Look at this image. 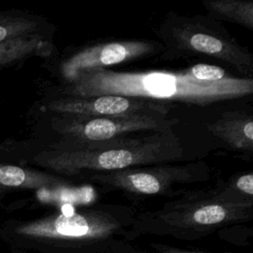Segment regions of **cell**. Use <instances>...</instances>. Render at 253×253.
I'll return each mask as SVG.
<instances>
[{"instance_id": "obj_12", "label": "cell", "mask_w": 253, "mask_h": 253, "mask_svg": "<svg viewBox=\"0 0 253 253\" xmlns=\"http://www.w3.org/2000/svg\"><path fill=\"white\" fill-rule=\"evenodd\" d=\"M42 45L38 34L20 36L0 42V68L17 63L36 52Z\"/></svg>"}, {"instance_id": "obj_10", "label": "cell", "mask_w": 253, "mask_h": 253, "mask_svg": "<svg viewBox=\"0 0 253 253\" xmlns=\"http://www.w3.org/2000/svg\"><path fill=\"white\" fill-rule=\"evenodd\" d=\"M211 129L235 148L252 150L253 122L251 118H223L215 123Z\"/></svg>"}, {"instance_id": "obj_9", "label": "cell", "mask_w": 253, "mask_h": 253, "mask_svg": "<svg viewBox=\"0 0 253 253\" xmlns=\"http://www.w3.org/2000/svg\"><path fill=\"white\" fill-rule=\"evenodd\" d=\"M183 46L196 52L220 58L238 67L251 66V57L229 41L222 40L205 32L184 30L181 33Z\"/></svg>"}, {"instance_id": "obj_7", "label": "cell", "mask_w": 253, "mask_h": 253, "mask_svg": "<svg viewBox=\"0 0 253 253\" xmlns=\"http://www.w3.org/2000/svg\"><path fill=\"white\" fill-rule=\"evenodd\" d=\"M154 46L144 42H119L98 44L81 50L62 64V74L68 81H73L80 73L124 61L149 53Z\"/></svg>"}, {"instance_id": "obj_11", "label": "cell", "mask_w": 253, "mask_h": 253, "mask_svg": "<svg viewBox=\"0 0 253 253\" xmlns=\"http://www.w3.org/2000/svg\"><path fill=\"white\" fill-rule=\"evenodd\" d=\"M52 176L28 171L15 165H0V186L7 188H39L56 184Z\"/></svg>"}, {"instance_id": "obj_2", "label": "cell", "mask_w": 253, "mask_h": 253, "mask_svg": "<svg viewBox=\"0 0 253 253\" xmlns=\"http://www.w3.org/2000/svg\"><path fill=\"white\" fill-rule=\"evenodd\" d=\"M182 155L178 139L161 132L142 138L124 140L98 148L63 147L41 153L36 160L60 174L73 175L81 170L117 171L134 165L172 160Z\"/></svg>"}, {"instance_id": "obj_16", "label": "cell", "mask_w": 253, "mask_h": 253, "mask_svg": "<svg viewBox=\"0 0 253 253\" xmlns=\"http://www.w3.org/2000/svg\"><path fill=\"white\" fill-rule=\"evenodd\" d=\"M236 188L242 193L252 197L253 195V174H245L236 181Z\"/></svg>"}, {"instance_id": "obj_3", "label": "cell", "mask_w": 253, "mask_h": 253, "mask_svg": "<svg viewBox=\"0 0 253 253\" xmlns=\"http://www.w3.org/2000/svg\"><path fill=\"white\" fill-rule=\"evenodd\" d=\"M174 121L156 114H135L112 117H80L67 115L58 129L72 144L100 143L123 138L121 136L139 130H166Z\"/></svg>"}, {"instance_id": "obj_1", "label": "cell", "mask_w": 253, "mask_h": 253, "mask_svg": "<svg viewBox=\"0 0 253 253\" xmlns=\"http://www.w3.org/2000/svg\"><path fill=\"white\" fill-rule=\"evenodd\" d=\"M65 92L71 98L118 95L208 105L252 94L253 81L231 76L218 82L201 81L192 75L190 68L180 72L146 73L96 69L80 73Z\"/></svg>"}, {"instance_id": "obj_14", "label": "cell", "mask_w": 253, "mask_h": 253, "mask_svg": "<svg viewBox=\"0 0 253 253\" xmlns=\"http://www.w3.org/2000/svg\"><path fill=\"white\" fill-rule=\"evenodd\" d=\"M208 9L227 20L242 24L253 29V4L252 2L221 0L207 2Z\"/></svg>"}, {"instance_id": "obj_8", "label": "cell", "mask_w": 253, "mask_h": 253, "mask_svg": "<svg viewBox=\"0 0 253 253\" xmlns=\"http://www.w3.org/2000/svg\"><path fill=\"white\" fill-rule=\"evenodd\" d=\"M185 168L156 167L134 170H119L95 175L92 179L126 191L154 195L165 192L172 184L190 179Z\"/></svg>"}, {"instance_id": "obj_17", "label": "cell", "mask_w": 253, "mask_h": 253, "mask_svg": "<svg viewBox=\"0 0 253 253\" xmlns=\"http://www.w3.org/2000/svg\"><path fill=\"white\" fill-rule=\"evenodd\" d=\"M151 247L155 249L156 253H205L201 251H194V250H185L177 247H172L168 245L162 244H151Z\"/></svg>"}, {"instance_id": "obj_18", "label": "cell", "mask_w": 253, "mask_h": 253, "mask_svg": "<svg viewBox=\"0 0 253 253\" xmlns=\"http://www.w3.org/2000/svg\"><path fill=\"white\" fill-rule=\"evenodd\" d=\"M133 253H153V252H146V251H136L134 250Z\"/></svg>"}, {"instance_id": "obj_15", "label": "cell", "mask_w": 253, "mask_h": 253, "mask_svg": "<svg viewBox=\"0 0 253 253\" xmlns=\"http://www.w3.org/2000/svg\"><path fill=\"white\" fill-rule=\"evenodd\" d=\"M190 70L196 79L206 82H218L229 77L222 68L206 63H197L192 66Z\"/></svg>"}, {"instance_id": "obj_4", "label": "cell", "mask_w": 253, "mask_h": 253, "mask_svg": "<svg viewBox=\"0 0 253 253\" xmlns=\"http://www.w3.org/2000/svg\"><path fill=\"white\" fill-rule=\"evenodd\" d=\"M119 224L110 215L90 211L59 213L18 227L17 232L34 238L90 241L110 235Z\"/></svg>"}, {"instance_id": "obj_6", "label": "cell", "mask_w": 253, "mask_h": 253, "mask_svg": "<svg viewBox=\"0 0 253 253\" xmlns=\"http://www.w3.org/2000/svg\"><path fill=\"white\" fill-rule=\"evenodd\" d=\"M251 205L217 199L194 206L178 207L168 213H163L161 218L171 228L206 229L245 217L246 208H251Z\"/></svg>"}, {"instance_id": "obj_13", "label": "cell", "mask_w": 253, "mask_h": 253, "mask_svg": "<svg viewBox=\"0 0 253 253\" xmlns=\"http://www.w3.org/2000/svg\"><path fill=\"white\" fill-rule=\"evenodd\" d=\"M35 18L15 11H0V42L20 36L37 34Z\"/></svg>"}, {"instance_id": "obj_5", "label": "cell", "mask_w": 253, "mask_h": 253, "mask_svg": "<svg viewBox=\"0 0 253 253\" xmlns=\"http://www.w3.org/2000/svg\"><path fill=\"white\" fill-rule=\"evenodd\" d=\"M50 108L55 112L65 115L87 118L135 114L165 116L168 112V106L166 104L118 95H103L92 98H67L52 102Z\"/></svg>"}]
</instances>
